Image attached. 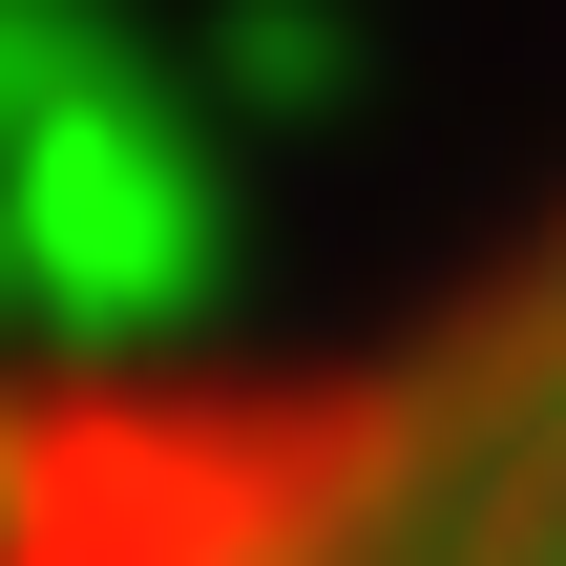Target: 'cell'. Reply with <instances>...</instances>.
Returning <instances> with one entry per match:
<instances>
[{
    "label": "cell",
    "instance_id": "6da1fadb",
    "mask_svg": "<svg viewBox=\"0 0 566 566\" xmlns=\"http://www.w3.org/2000/svg\"><path fill=\"white\" fill-rule=\"evenodd\" d=\"M0 566H566V210L294 357L21 378Z\"/></svg>",
    "mask_w": 566,
    "mask_h": 566
}]
</instances>
